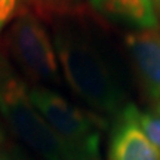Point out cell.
Returning <instances> with one entry per match:
<instances>
[{
  "label": "cell",
  "instance_id": "10",
  "mask_svg": "<svg viewBox=\"0 0 160 160\" xmlns=\"http://www.w3.org/2000/svg\"><path fill=\"white\" fill-rule=\"evenodd\" d=\"M21 0H0V31L17 15Z\"/></svg>",
  "mask_w": 160,
  "mask_h": 160
},
{
  "label": "cell",
  "instance_id": "13",
  "mask_svg": "<svg viewBox=\"0 0 160 160\" xmlns=\"http://www.w3.org/2000/svg\"><path fill=\"white\" fill-rule=\"evenodd\" d=\"M156 2H157V12L160 13V0H156Z\"/></svg>",
  "mask_w": 160,
  "mask_h": 160
},
{
  "label": "cell",
  "instance_id": "12",
  "mask_svg": "<svg viewBox=\"0 0 160 160\" xmlns=\"http://www.w3.org/2000/svg\"><path fill=\"white\" fill-rule=\"evenodd\" d=\"M5 141V133H3V129H2V126H0V144Z\"/></svg>",
  "mask_w": 160,
  "mask_h": 160
},
{
  "label": "cell",
  "instance_id": "3",
  "mask_svg": "<svg viewBox=\"0 0 160 160\" xmlns=\"http://www.w3.org/2000/svg\"><path fill=\"white\" fill-rule=\"evenodd\" d=\"M31 102L73 160H101V129L105 122L70 102L46 86L28 88Z\"/></svg>",
  "mask_w": 160,
  "mask_h": 160
},
{
  "label": "cell",
  "instance_id": "11",
  "mask_svg": "<svg viewBox=\"0 0 160 160\" xmlns=\"http://www.w3.org/2000/svg\"><path fill=\"white\" fill-rule=\"evenodd\" d=\"M0 160H22V157H19L18 154H13L11 151L0 148Z\"/></svg>",
  "mask_w": 160,
  "mask_h": 160
},
{
  "label": "cell",
  "instance_id": "4",
  "mask_svg": "<svg viewBox=\"0 0 160 160\" xmlns=\"http://www.w3.org/2000/svg\"><path fill=\"white\" fill-rule=\"evenodd\" d=\"M5 42L13 61L34 86L52 88L61 83L53 39L36 15H18L6 31Z\"/></svg>",
  "mask_w": 160,
  "mask_h": 160
},
{
  "label": "cell",
  "instance_id": "2",
  "mask_svg": "<svg viewBox=\"0 0 160 160\" xmlns=\"http://www.w3.org/2000/svg\"><path fill=\"white\" fill-rule=\"evenodd\" d=\"M0 113L12 133L42 160H73L31 102L28 86L0 51Z\"/></svg>",
  "mask_w": 160,
  "mask_h": 160
},
{
  "label": "cell",
  "instance_id": "5",
  "mask_svg": "<svg viewBox=\"0 0 160 160\" xmlns=\"http://www.w3.org/2000/svg\"><path fill=\"white\" fill-rule=\"evenodd\" d=\"M108 160H160V148L151 142L139 123L133 104L116 116L108 144Z\"/></svg>",
  "mask_w": 160,
  "mask_h": 160
},
{
  "label": "cell",
  "instance_id": "7",
  "mask_svg": "<svg viewBox=\"0 0 160 160\" xmlns=\"http://www.w3.org/2000/svg\"><path fill=\"white\" fill-rule=\"evenodd\" d=\"M89 3L104 17L138 30L157 28L159 25L156 0H89Z\"/></svg>",
  "mask_w": 160,
  "mask_h": 160
},
{
  "label": "cell",
  "instance_id": "6",
  "mask_svg": "<svg viewBox=\"0 0 160 160\" xmlns=\"http://www.w3.org/2000/svg\"><path fill=\"white\" fill-rule=\"evenodd\" d=\"M126 46L145 91L160 99V31L138 30L126 37Z\"/></svg>",
  "mask_w": 160,
  "mask_h": 160
},
{
  "label": "cell",
  "instance_id": "8",
  "mask_svg": "<svg viewBox=\"0 0 160 160\" xmlns=\"http://www.w3.org/2000/svg\"><path fill=\"white\" fill-rule=\"evenodd\" d=\"M139 123L150 141L160 148V99L148 110L139 111Z\"/></svg>",
  "mask_w": 160,
  "mask_h": 160
},
{
  "label": "cell",
  "instance_id": "9",
  "mask_svg": "<svg viewBox=\"0 0 160 160\" xmlns=\"http://www.w3.org/2000/svg\"><path fill=\"white\" fill-rule=\"evenodd\" d=\"M43 6L55 13H70L77 9L82 0H40Z\"/></svg>",
  "mask_w": 160,
  "mask_h": 160
},
{
  "label": "cell",
  "instance_id": "1",
  "mask_svg": "<svg viewBox=\"0 0 160 160\" xmlns=\"http://www.w3.org/2000/svg\"><path fill=\"white\" fill-rule=\"evenodd\" d=\"M61 74L71 91L98 116H117L125 92L99 46L85 31L59 24L52 33Z\"/></svg>",
  "mask_w": 160,
  "mask_h": 160
}]
</instances>
